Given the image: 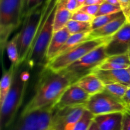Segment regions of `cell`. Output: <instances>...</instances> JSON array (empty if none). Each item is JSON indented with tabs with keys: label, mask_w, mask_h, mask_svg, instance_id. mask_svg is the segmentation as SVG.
Listing matches in <instances>:
<instances>
[{
	"label": "cell",
	"mask_w": 130,
	"mask_h": 130,
	"mask_svg": "<svg viewBox=\"0 0 130 130\" xmlns=\"http://www.w3.org/2000/svg\"><path fill=\"white\" fill-rule=\"evenodd\" d=\"M72 82L62 72H54L44 67L36 87L35 93L23 109L22 114L55 105Z\"/></svg>",
	"instance_id": "obj_1"
},
{
	"label": "cell",
	"mask_w": 130,
	"mask_h": 130,
	"mask_svg": "<svg viewBox=\"0 0 130 130\" xmlns=\"http://www.w3.org/2000/svg\"><path fill=\"white\" fill-rule=\"evenodd\" d=\"M58 0H49L46 8L40 27L26 61L30 68L44 65L46 61V52L50 42L54 33V17Z\"/></svg>",
	"instance_id": "obj_2"
},
{
	"label": "cell",
	"mask_w": 130,
	"mask_h": 130,
	"mask_svg": "<svg viewBox=\"0 0 130 130\" xmlns=\"http://www.w3.org/2000/svg\"><path fill=\"white\" fill-rule=\"evenodd\" d=\"M20 66L19 65L15 68L11 88L4 102L0 106L1 130H5L12 124L24 100L29 73L27 71H24Z\"/></svg>",
	"instance_id": "obj_3"
},
{
	"label": "cell",
	"mask_w": 130,
	"mask_h": 130,
	"mask_svg": "<svg viewBox=\"0 0 130 130\" xmlns=\"http://www.w3.org/2000/svg\"><path fill=\"white\" fill-rule=\"evenodd\" d=\"M49 0L27 15L22 20V25L18 33L19 65L25 62L35 40L41 22Z\"/></svg>",
	"instance_id": "obj_4"
},
{
	"label": "cell",
	"mask_w": 130,
	"mask_h": 130,
	"mask_svg": "<svg viewBox=\"0 0 130 130\" xmlns=\"http://www.w3.org/2000/svg\"><path fill=\"white\" fill-rule=\"evenodd\" d=\"M23 0H0V47L3 53L10 34L22 21Z\"/></svg>",
	"instance_id": "obj_5"
},
{
	"label": "cell",
	"mask_w": 130,
	"mask_h": 130,
	"mask_svg": "<svg viewBox=\"0 0 130 130\" xmlns=\"http://www.w3.org/2000/svg\"><path fill=\"white\" fill-rule=\"evenodd\" d=\"M110 37L90 39L80 43L74 48L57 56L44 66L54 72H60L97 47L106 44Z\"/></svg>",
	"instance_id": "obj_6"
},
{
	"label": "cell",
	"mask_w": 130,
	"mask_h": 130,
	"mask_svg": "<svg viewBox=\"0 0 130 130\" xmlns=\"http://www.w3.org/2000/svg\"><path fill=\"white\" fill-rule=\"evenodd\" d=\"M106 44H102L91 51L60 72L67 76L72 83H74L83 76L93 72L108 57L105 52Z\"/></svg>",
	"instance_id": "obj_7"
},
{
	"label": "cell",
	"mask_w": 130,
	"mask_h": 130,
	"mask_svg": "<svg viewBox=\"0 0 130 130\" xmlns=\"http://www.w3.org/2000/svg\"><path fill=\"white\" fill-rule=\"evenodd\" d=\"M55 105L21 114L10 130H48L52 125Z\"/></svg>",
	"instance_id": "obj_8"
},
{
	"label": "cell",
	"mask_w": 130,
	"mask_h": 130,
	"mask_svg": "<svg viewBox=\"0 0 130 130\" xmlns=\"http://www.w3.org/2000/svg\"><path fill=\"white\" fill-rule=\"evenodd\" d=\"M85 107L94 116L118 112H124L130 108L123 100L114 97L105 91L90 96Z\"/></svg>",
	"instance_id": "obj_9"
},
{
	"label": "cell",
	"mask_w": 130,
	"mask_h": 130,
	"mask_svg": "<svg viewBox=\"0 0 130 130\" xmlns=\"http://www.w3.org/2000/svg\"><path fill=\"white\" fill-rule=\"evenodd\" d=\"M85 110V106L55 108L51 127L55 130H73Z\"/></svg>",
	"instance_id": "obj_10"
},
{
	"label": "cell",
	"mask_w": 130,
	"mask_h": 130,
	"mask_svg": "<svg viewBox=\"0 0 130 130\" xmlns=\"http://www.w3.org/2000/svg\"><path fill=\"white\" fill-rule=\"evenodd\" d=\"M130 49V23H126L110 38L105 45L108 57L128 53Z\"/></svg>",
	"instance_id": "obj_11"
},
{
	"label": "cell",
	"mask_w": 130,
	"mask_h": 130,
	"mask_svg": "<svg viewBox=\"0 0 130 130\" xmlns=\"http://www.w3.org/2000/svg\"><path fill=\"white\" fill-rule=\"evenodd\" d=\"M90 95L83 89L72 83L65 90L55 104L56 109H62L68 107L85 106Z\"/></svg>",
	"instance_id": "obj_12"
},
{
	"label": "cell",
	"mask_w": 130,
	"mask_h": 130,
	"mask_svg": "<svg viewBox=\"0 0 130 130\" xmlns=\"http://www.w3.org/2000/svg\"><path fill=\"white\" fill-rule=\"evenodd\" d=\"M93 72L105 85L121 83L130 87V75L128 69L115 70L96 69Z\"/></svg>",
	"instance_id": "obj_13"
},
{
	"label": "cell",
	"mask_w": 130,
	"mask_h": 130,
	"mask_svg": "<svg viewBox=\"0 0 130 130\" xmlns=\"http://www.w3.org/2000/svg\"><path fill=\"white\" fill-rule=\"evenodd\" d=\"M123 112L109 113L95 116L93 121L100 130H122Z\"/></svg>",
	"instance_id": "obj_14"
},
{
	"label": "cell",
	"mask_w": 130,
	"mask_h": 130,
	"mask_svg": "<svg viewBox=\"0 0 130 130\" xmlns=\"http://www.w3.org/2000/svg\"><path fill=\"white\" fill-rule=\"evenodd\" d=\"M70 36H71V34L66 27L53 33V36L50 42L49 46L47 50L46 64L55 57L60 50L66 43Z\"/></svg>",
	"instance_id": "obj_15"
},
{
	"label": "cell",
	"mask_w": 130,
	"mask_h": 130,
	"mask_svg": "<svg viewBox=\"0 0 130 130\" xmlns=\"http://www.w3.org/2000/svg\"><path fill=\"white\" fill-rule=\"evenodd\" d=\"M127 21L126 17L124 16L115 19L100 27L91 30L89 35V39L112 36L119 30Z\"/></svg>",
	"instance_id": "obj_16"
},
{
	"label": "cell",
	"mask_w": 130,
	"mask_h": 130,
	"mask_svg": "<svg viewBox=\"0 0 130 130\" xmlns=\"http://www.w3.org/2000/svg\"><path fill=\"white\" fill-rule=\"evenodd\" d=\"M74 83L83 89L90 96L102 92L105 88V85L93 72L83 76Z\"/></svg>",
	"instance_id": "obj_17"
},
{
	"label": "cell",
	"mask_w": 130,
	"mask_h": 130,
	"mask_svg": "<svg viewBox=\"0 0 130 130\" xmlns=\"http://www.w3.org/2000/svg\"><path fill=\"white\" fill-rule=\"evenodd\" d=\"M130 60L128 53L107 57L96 69L115 70L128 69Z\"/></svg>",
	"instance_id": "obj_18"
},
{
	"label": "cell",
	"mask_w": 130,
	"mask_h": 130,
	"mask_svg": "<svg viewBox=\"0 0 130 130\" xmlns=\"http://www.w3.org/2000/svg\"><path fill=\"white\" fill-rule=\"evenodd\" d=\"M67 0H58L54 17V32L61 30L66 26L72 17V13L66 7Z\"/></svg>",
	"instance_id": "obj_19"
},
{
	"label": "cell",
	"mask_w": 130,
	"mask_h": 130,
	"mask_svg": "<svg viewBox=\"0 0 130 130\" xmlns=\"http://www.w3.org/2000/svg\"><path fill=\"white\" fill-rule=\"evenodd\" d=\"M17 66L11 64L7 71L4 72L0 82V106L4 102L12 85L14 72Z\"/></svg>",
	"instance_id": "obj_20"
},
{
	"label": "cell",
	"mask_w": 130,
	"mask_h": 130,
	"mask_svg": "<svg viewBox=\"0 0 130 130\" xmlns=\"http://www.w3.org/2000/svg\"><path fill=\"white\" fill-rule=\"evenodd\" d=\"M90 32H91V30H88V31L78 33V34H71L69 38H68V39L66 41V43H65L63 47L60 50V51L58 52L55 57L57 56H58L62 54V53H65V52L69 50L72 49V48H74L75 46L78 45L80 43L89 39V35H90Z\"/></svg>",
	"instance_id": "obj_21"
},
{
	"label": "cell",
	"mask_w": 130,
	"mask_h": 130,
	"mask_svg": "<svg viewBox=\"0 0 130 130\" xmlns=\"http://www.w3.org/2000/svg\"><path fill=\"white\" fill-rule=\"evenodd\" d=\"M8 57L11 61V64L15 66L19 65V55L18 50V33L8 41L6 45Z\"/></svg>",
	"instance_id": "obj_22"
},
{
	"label": "cell",
	"mask_w": 130,
	"mask_h": 130,
	"mask_svg": "<svg viewBox=\"0 0 130 130\" xmlns=\"http://www.w3.org/2000/svg\"><path fill=\"white\" fill-rule=\"evenodd\" d=\"M124 16H125V15L121 11L118 13H116L110 14V15H104L95 17L91 22V30L100 27L110 22L115 19Z\"/></svg>",
	"instance_id": "obj_23"
},
{
	"label": "cell",
	"mask_w": 130,
	"mask_h": 130,
	"mask_svg": "<svg viewBox=\"0 0 130 130\" xmlns=\"http://www.w3.org/2000/svg\"><path fill=\"white\" fill-rule=\"evenodd\" d=\"M66 27L71 34H78L85 31L91 30V22L77 21L71 19Z\"/></svg>",
	"instance_id": "obj_24"
},
{
	"label": "cell",
	"mask_w": 130,
	"mask_h": 130,
	"mask_svg": "<svg viewBox=\"0 0 130 130\" xmlns=\"http://www.w3.org/2000/svg\"><path fill=\"white\" fill-rule=\"evenodd\" d=\"M129 86L121 83H112L105 85L104 91L110 94L114 97L123 100Z\"/></svg>",
	"instance_id": "obj_25"
},
{
	"label": "cell",
	"mask_w": 130,
	"mask_h": 130,
	"mask_svg": "<svg viewBox=\"0 0 130 130\" xmlns=\"http://www.w3.org/2000/svg\"><path fill=\"white\" fill-rule=\"evenodd\" d=\"M94 116H95L93 114L85 109L82 117L75 126L73 130H88L93 121Z\"/></svg>",
	"instance_id": "obj_26"
},
{
	"label": "cell",
	"mask_w": 130,
	"mask_h": 130,
	"mask_svg": "<svg viewBox=\"0 0 130 130\" xmlns=\"http://www.w3.org/2000/svg\"><path fill=\"white\" fill-rule=\"evenodd\" d=\"M121 11L122 10L120 6L112 5V4L105 1L100 5V8H99V11H98L96 17L104 15H110V14L116 13H118Z\"/></svg>",
	"instance_id": "obj_27"
},
{
	"label": "cell",
	"mask_w": 130,
	"mask_h": 130,
	"mask_svg": "<svg viewBox=\"0 0 130 130\" xmlns=\"http://www.w3.org/2000/svg\"><path fill=\"white\" fill-rule=\"evenodd\" d=\"M45 1L46 0H29L28 3L27 4L26 6L22 10V20L27 15H28L32 11L39 7L40 5L44 3Z\"/></svg>",
	"instance_id": "obj_28"
},
{
	"label": "cell",
	"mask_w": 130,
	"mask_h": 130,
	"mask_svg": "<svg viewBox=\"0 0 130 130\" xmlns=\"http://www.w3.org/2000/svg\"><path fill=\"white\" fill-rule=\"evenodd\" d=\"M94 18H95L94 17L88 15V14L86 13L84 11H81L79 10H77L75 12L72 13L71 19L72 20H77V21L91 22L92 20H93Z\"/></svg>",
	"instance_id": "obj_29"
},
{
	"label": "cell",
	"mask_w": 130,
	"mask_h": 130,
	"mask_svg": "<svg viewBox=\"0 0 130 130\" xmlns=\"http://www.w3.org/2000/svg\"><path fill=\"white\" fill-rule=\"evenodd\" d=\"M99 8H100V5H83V6H81V8H79L78 10H81V11H84V12H85L86 13L95 17L96 14H97L98 11H99Z\"/></svg>",
	"instance_id": "obj_30"
},
{
	"label": "cell",
	"mask_w": 130,
	"mask_h": 130,
	"mask_svg": "<svg viewBox=\"0 0 130 130\" xmlns=\"http://www.w3.org/2000/svg\"><path fill=\"white\" fill-rule=\"evenodd\" d=\"M122 130H130V108L123 112Z\"/></svg>",
	"instance_id": "obj_31"
},
{
	"label": "cell",
	"mask_w": 130,
	"mask_h": 130,
	"mask_svg": "<svg viewBox=\"0 0 130 130\" xmlns=\"http://www.w3.org/2000/svg\"><path fill=\"white\" fill-rule=\"evenodd\" d=\"M124 15L128 19L130 15V0H118Z\"/></svg>",
	"instance_id": "obj_32"
},
{
	"label": "cell",
	"mask_w": 130,
	"mask_h": 130,
	"mask_svg": "<svg viewBox=\"0 0 130 130\" xmlns=\"http://www.w3.org/2000/svg\"><path fill=\"white\" fill-rule=\"evenodd\" d=\"M66 7L71 12L74 13L78 10L77 0H67L66 1Z\"/></svg>",
	"instance_id": "obj_33"
},
{
	"label": "cell",
	"mask_w": 130,
	"mask_h": 130,
	"mask_svg": "<svg viewBox=\"0 0 130 130\" xmlns=\"http://www.w3.org/2000/svg\"><path fill=\"white\" fill-rule=\"evenodd\" d=\"M104 2H105V0H86L84 5H100Z\"/></svg>",
	"instance_id": "obj_34"
},
{
	"label": "cell",
	"mask_w": 130,
	"mask_h": 130,
	"mask_svg": "<svg viewBox=\"0 0 130 130\" xmlns=\"http://www.w3.org/2000/svg\"><path fill=\"white\" fill-rule=\"evenodd\" d=\"M123 101L127 105L130 107V87H129L128 90H127L125 95L123 99Z\"/></svg>",
	"instance_id": "obj_35"
},
{
	"label": "cell",
	"mask_w": 130,
	"mask_h": 130,
	"mask_svg": "<svg viewBox=\"0 0 130 130\" xmlns=\"http://www.w3.org/2000/svg\"><path fill=\"white\" fill-rule=\"evenodd\" d=\"M105 1L107 3H110V4H112V5H116V6H120V3H119V2L118 0H105Z\"/></svg>",
	"instance_id": "obj_36"
},
{
	"label": "cell",
	"mask_w": 130,
	"mask_h": 130,
	"mask_svg": "<svg viewBox=\"0 0 130 130\" xmlns=\"http://www.w3.org/2000/svg\"><path fill=\"white\" fill-rule=\"evenodd\" d=\"M91 130H100L99 129V127H98V126L96 125V123H95V121H93V123H91Z\"/></svg>",
	"instance_id": "obj_37"
},
{
	"label": "cell",
	"mask_w": 130,
	"mask_h": 130,
	"mask_svg": "<svg viewBox=\"0 0 130 130\" xmlns=\"http://www.w3.org/2000/svg\"><path fill=\"white\" fill-rule=\"evenodd\" d=\"M86 0H77V4H78V9L81 8V6H83L85 5V2Z\"/></svg>",
	"instance_id": "obj_38"
},
{
	"label": "cell",
	"mask_w": 130,
	"mask_h": 130,
	"mask_svg": "<svg viewBox=\"0 0 130 130\" xmlns=\"http://www.w3.org/2000/svg\"><path fill=\"white\" fill-rule=\"evenodd\" d=\"M128 56H129V60H130V49H129V52H128Z\"/></svg>",
	"instance_id": "obj_39"
},
{
	"label": "cell",
	"mask_w": 130,
	"mask_h": 130,
	"mask_svg": "<svg viewBox=\"0 0 130 130\" xmlns=\"http://www.w3.org/2000/svg\"><path fill=\"white\" fill-rule=\"evenodd\" d=\"M127 20H128V22H129L130 23V15L129 16V17H128V19H127Z\"/></svg>",
	"instance_id": "obj_40"
},
{
	"label": "cell",
	"mask_w": 130,
	"mask_h": 130,
	"mask_svg": "<svg viewBox=\"0 0 130 130\" xmlns=\"http://www.w3.org/2000/svg\"><path fill=\"white\" fill-rule=\"evenodd\" d=\"M48 130H55V129H53V128H52V127H50V129H48Z\"/></svg>",
	"instance_id": "obj_41"
},
{
	"label": "cell",
	"mask_w": 130,
	"mask_h": 130,
	"mask_svg": "<svg viewBox=\"0 0 130 130\" xmlns=\"http://www.w3.org/2000/svg\"><path fill=\"white\" fill-rule=\"evenodd\" d=\"M128 71H129V75H130V66H129V68H128Z\"/></svg>",
	"instance_id": "obj_42"
},
{
	"label": "cell",
	"mask_w": 130,
	"mask_h": 130,
	"mask_svg": "<svg viewBox=\"0 0 130 130\" xmlns=\"http://www.w3.org/2000/svg\"><path fill=\"white\" fill-rule=\"evenodd\" d=\"M88 130H91V126H90V128H89V129H88Z\"/></svg>",
	"instance_id": "obj_43"
}]
</instances>
